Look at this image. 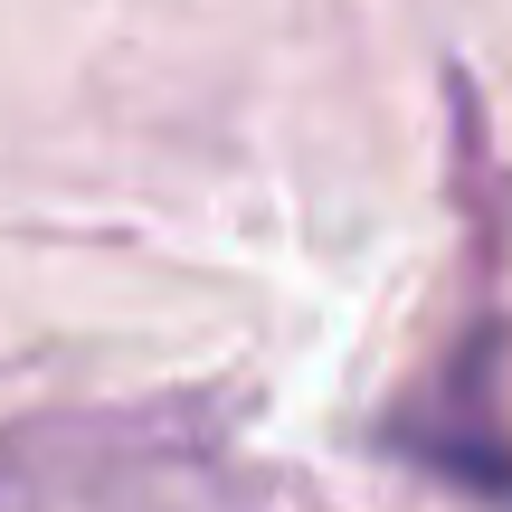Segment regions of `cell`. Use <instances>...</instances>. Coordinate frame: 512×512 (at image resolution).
Returning a JSON list of instances; mask_svg holds the SVG:
<instances>
[{
	"instance_id": "cell-1",
	"label": "cell",
	"mask_w": 512,
	"mask_h": 512,
	"mask_svg": "<svg viewBox=\"0 0 512 512\" xmlns=\"http://www.w3.org/2000/svg\"><path fill=\"white\" fill-rule=\"evenodd\" d=\"M0 512H266V494L171 408H67L0 427Z\"/></svg>"
}]
</instances>
